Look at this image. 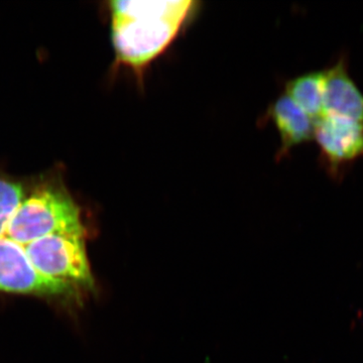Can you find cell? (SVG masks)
Segmentation results:
<instances>
[{
    "mask_svg": "<svg viewBox=\"0 0 363 363\" xmlns=\"http://www.w3.org/2000/svg\"><path fill=\"white\" fill-rule=\"evenodd\" d=\"M267 116L274 121L281 140L277 159H284L298 145L314 140V121L285 93L272 102Z\"/></svg>",
    "mask_w": 363,
    "mask_h": 363,
    "instance_id": "52a82bcc",
    "label": "cell"
},
{
    "mask_svg": "<svg viewBox=\"0 0 363 363\" xmlns=\"http://www.w3.org/2000/svg\"><path fill=\"white\" fill-rule=\"evenodd\" d=\"M186 21L161 16L112 21L117 62L140 73L176 39Z\"/></svg>",
    "mask_w": 363,
    "mask_h": 363,
    "instance_id": "3957f363",
    "label": "cell"
},
{
    "mask_svg": "<svg viewBox=\"0 0 363 363\" xmlns=\"http://www.w3.org/2000/svg\"><path fill=\"white\" fill-rule=\"evenodd\" d=\"M0 292L47 298L80 293L63 281L42 276L30 264L25 247L6 236H0Z\"/></svg>",
    "mask_w": 363,
    "mask_h": 363,
    "instance_id": "5b68a950",
    "label": "cell"
},
{
    "mask_svg": "<svg viewBox=\"0 0 363 363\" xmlns=\"http://www.w3.org/2000/svg\"><path fill=\"white\" fill-rule=\"evenodd\" d=\"M112 21L140 18V16H161L186 21L195 11L196 2L189 0H164V1H138V0H117L111 1Z\"/></svg>",
    "mask_w": 363,
    "mask_h": 363,
    "instance_id": "ba28073f",
    "label": "cell"
},
{
    "mask_svg": "<svg viewBox=\"0 0 363 363\" xmlns=\"http://www.w3.org/2000/svg\"><path fill=\"white\" fill-rule=\"evenodd\" d=\"M314 140L320 167L336 183H341L355 162L363 159L362 123L324 116L315 123Z\"/></svg>",
    "mask_w": 363,
    "mask_h": 363,
    "instance_id": "277c9868",
    "label": "cell"
},
{
    "mask_svg": "<svg viewBox=\"0 0 363 363\" xmlns=\"http://www.w3.org/2000/svg\"><path fill=\"white\" fill-rule=\"evenodd\" d=\"M35 271L63 281L78 292H92L95 281L85 245V233H56L25 245Z\"/></svg>",
    "mask_w": 363,
    "mask_h": 363,
    "instance_id": "7a4b0ae2",
    "label": "cell"
},
{
    "mask_svg": "<svg viewBox=\"0 0 363 363\" xmlns=\"http://www.w3.org/2000/svg\"><path fill=\"white\" fill-rule=\"evenodd\" d=\"M285 94L316 123L325 116L324 69L291 79L286 83Z\"/></svg>",
    "mask_w": 363,
    "mask_h": 363,
    "instance_id": "9c48e42d",
    "label": "cell"
},
{
    "mask_svg": "<svg viewBox=\"0 0 363 363\" xmlns=\"http://www.w3.org/2000/svg\"><path fill=\"white\" fill-rule=\"evenodd\" d=\"M28 188L21 182L0 176V236L20 206Z\"/></svg>",
    "mask_w": 363,
    "mask_h": 363,
    "instance_id": "30bf717a",
    "label": "cell"
},
{
    "mask_svg": "<svg viewBox=\"0 0 363 363\" xmlns=\"http://www.w3.org/2000/svg\"><path fill=\"white\" fill-rule=\"evenodd\" d=\"M324 112L363 124V93L350 72L345 52L324 68Z\"/></svg>",
    "mask_w": 363,
    "mask_h": 363,
    "instance_id": "8992f818",
    "label": "cell"
},
{
    "mask_svg": "<svg viewBox=\"0 0 363 363\" xmlns=\"http://www.w3.org/2000/svg\"><path fill=\"white\" fill-rule=\"evenodd\" d=\"M56 233H85L77 204L63 188L28 186L1 236L25 247Z\"/></svg>",
    "mask_w": 363,
    "mask_h": 363,
    "instance_id": "6da1fadb",
    "label": "cell"
}]
</instances>
